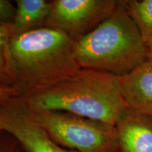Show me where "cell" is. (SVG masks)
Returning <instances> with one entry per match:
<instances>
[{
	"mask_svg": "<svg viewBox=\"0 0 152 152\" xmlns=\"http://www.w3.org/2000/svg\"><path fill=\"white\" fill-rule=\"evenodd\" d=\"M22 98L33 111H66L113 125L128 109L121 76L91 68Z\"/></svg>",
	"mask_w": 152,
	"mask_h": 152,
	"instance_id": "1",
	"label": "cell"
},
{
	"mask_svg": "<svg viewBox=\"0 0 152 152\" xmlns=\"http://www.w3.org/2000/svg\"><path fill=\"white\" fill-rule=\"evenodd\" d=\"M74 46L71 37L48 28L13 36L10 49L17 96L25 97L77 73L81 68Z\"/></svg>",
	"mask_w": 152,
	"mask_h": 152,
	"instance_id": "2",
	"label": "cell"
},
{
	"mask_svg": "<svg viewBox=\"0 0 152 152\" xmlns=\"http://www.w3.org/2000/svg\"><path fill=\"white\" fill-rule=\"evenodd\" d=\"M81 68L124 76L148 60V47L125 5L120 1L111 16L91 33L75 41Z\"/></svg>",
	"mask_w": 152,
	"mask_h": 152,
	"instance_id": "3",
	"label": "cell"
},
{
	"mask_svg": "<svg viewBox=\"0 0 152 152\" xmlns=\"http://www.w3.org/2000/svg\"><path fill=\"white\" fill-rule=\"evenodd\" d=\"M32 112L37 124L62 147L77 152H117L115 125L66 111Z\"/></svg>",
	"mask_w": 152,
	"mask_h": 152,
	"instance_id": "4",
	"label": "cell"
},
{
	"mask_svg": "<svg viewBox=\"0 0 152 152\" xmlns=\"http://www.w3.org/2000/svg\"><path fill=\"white\" fill-rule=\"evenodd\" d=\"M44 28L56 30L77 40L104 21L118 0H53Z\"/></svg>",
	"mask_w": 152,
	"mask_h": 152,
	"instance_id": "5",
	"label": "cell"
},
{
	"mask_svg": "<svg viewBox=\"0 0 152 152\" xmlns=\"http://www.w3.org/2000/svg\"><path fill=\"white\" fill-rule=\"evenodd\" d=\"M0 130L10 134L26 152H77L62 147L37 124L23 98L0 104Z\"/></svg>",
	"mask_w": 152,
	"mask_h": 152,
	"instance_id": "6",
	"label": "cell"
},
{
	"mask_svg": "<svg viewBox=\"0 0 152 152\" xmlns=\"http://www.w3.org/2000/svg\"><path fill=\"white\" fill-rule=\"evenodd\" d=\"M116 126L117 152H152V117L128 109Z\"/></svg>",
	"mask_w": 152,
	"mask_h": 152,
	"instance_id": "7",
	"label": "cell"
},
{
	"mask_svg": "<svg viewBox=\"0 0 152 152\" xmlns=\"http://www.w3.org/2000/svg\"><path fill=\"white\" fill-rule=\"evenodd\" d=\"M121 88L128 109L152 117V60L122 76Z\"/></svg>",
	"mask_w": 152,
	"mask_h": 152,
	"instance_id": "8",
	"label": "cell"
},
{
	"mask_svg": "<svg viewBox=\"0 0 152 152\" xmlns=\"http://www.w3.org/2000/svg\"><path fill=\"white\" fill-rule=\"evenodd\" d=\"M16 15L11 24L14 35L44 28L52 9V1L46 0H16Z\"/></svg>",
	"mask_w": 152,
	"mask_h": 152,
	"instance_id": "9",
	"label": "cell"
},
{
	"mask_svg": "<svg viewBox=\"0 0 152 152\" xmlns=\"http://www.w3.org/2000/svg\"><path fill=\"white\" fill-rule=\"evenodd\" d=\"M14 36L11 25L0 26V85H16V73L11 56L10 43Z\"/></svg>",
	"mask_w": 152,
	"mask_h": 152,
	"instance_id": "10",
	"label": "cell"
},
{
	"mask_svg": "<svg viewBox=\"0 0 152 152\" xmlns=\"http://www.w3.org/2000/svg\"><path fill=\"white\" fill-rule=\"evenodd\" d=\"M129 14L140 30L145 42H152V0H127Z\"/></svg>",
	"mask_w": 152,
	"mask_h": 152,
	"instance_id": "11",
	"label": "cell"
},
{
	"mask_svg": "<svg viewBox=\"0 0 152 152\" xmlns=\"http://www.w3.org/2000/svg\"><path fill=\"white\" fill-rule=\"evenodd\" d=\"M0 152H26L10 134L0 130Z\"/></svg>",
	"mask_w": 152,
	"mask_h": 152,
	"instance_id": "12",
	"label": "cell"
},
{
	"mask_svg": "<svg viewBox=\"0 0 152 152\" xmlns=\"http://www.w3.org/2000/svg\"><path fill=\"white\" fill-rule=\"evenodd\" d=\"M16 11V6L11 1L0 0V26L12 24Z\"/></svg>",
	"mask_w": 152,
	"mask_h": 152,
	"instance_id": "13",
	"label": "cell"
},
{
	"mask_svg": "<svg viewBox=\"0 0 152 152\" xmlns=\"http://www.w3.org/2000/svg\"><path fill=\"white\" fill-rule=\"evenodd\" d=\"M15 96H17V93L14 87L0 85V104Z\"/></svg>",
	"mask_w": 152,
	"mask_h": 152,
	"instance_id": "14",
	"label": "cell"
},
{
	"mask_svg": "<svg viewBox=\"0 0 152 152\" xmlns=\"http://www.w3.org/2000/svg\"><path fill=\"white\" fill-rule=\"evenodd\" d=\"M148 47V59L152 60V43L147 44Z\"/></svg>",
	"mask_w": 152,
	"mask_h": 152,
	"instance_id": "15",
	"label": "cell"
},
{
	"mask_svg": "<svg viewBox=\"0 0 152 152\" xmlns=\"http://www.w3.org/2000/svg\"><path fill=\"white\" fill-rule=\"evenodd\" d=\"M151 43H152V42H149V43H148V44H151Z\"/></svg>",
	"mask_w": 152,
	"mask_h": 152,
	"instance_id": "16",
	"label": "cell"
}]
</instances>
